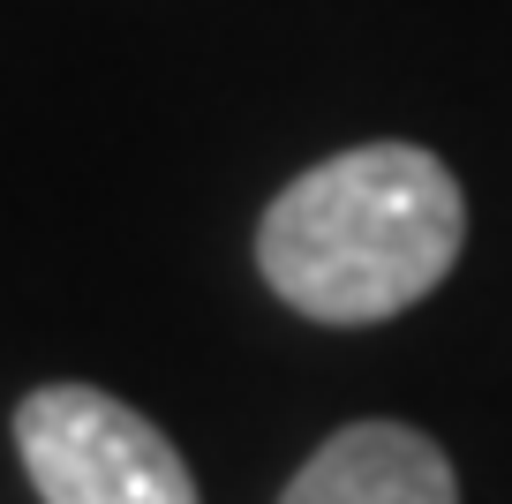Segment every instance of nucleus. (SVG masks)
I'll list each match as a JSON object with an SVG mask.
<instances>
[{"label":"nucleus","instance_id":"nucleus-1","mask_svg":"<svg viewBox=\"0 0 512 504\" xmlns=\"http://www.w3.org/2000/svg\"><path fill=\"white\" fill-rule=\"evenodd\" d=\"M467 241L460 181L422 143H354L264 204L256 271L309 324H384L452 279Z\"/></svg>","mask_w":512,"mask_h":504},{"label":"nucleus","instance_id":"nucleus-2","mask_svg":"<svg viewBox=\"0 0 512 504\" xmlns=\"http://www.w3.org/2000/svg\"><path fill=\"white\" fill-rule=\"evenodd\" d=\"M16 459L46 504H204L174 437L98 384H38L16 407Z\"/></svg>","mask_w":512,"mask_h":504},{"label":"nucleus","instance_id":"nucleus-3","mask_svg":"<svg viewBox=\"0 0 512 504\" xmlns=\"http://www.w3.org/2000/svg\"><path fill=\"white\" fill-rule=\"evenodd\" d=\"M279 504H460V474L415 422H347L294 467Z\"/></svg>","mask_w":512,"mask_h":504}]
</instances>
